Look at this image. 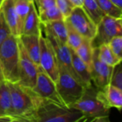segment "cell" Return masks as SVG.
<instances>
[{"label": "cell", "instance_id": "6da1fadb", "mask_svg": "<svg viewBox=\"0 0 122 122\" xmlns=\"http://www.w3.org/2000/svg\"><path fill=\"white\" fill-rule=\"evenodd\" d=\"M8 83L11 101L12 118H24L32 120L44 99L38 96L31 88L18 83Z\"/></svg>", "mask_w": 122, "mask_h": 122}, {"label": "cell", "instance_id": "7a4b0ae2", "mask_svg": "<svg viewBox=\"0 0 122 122\" xmlns=\"http://www.w3.org/2000/svg\"><path fill=\"white\" fill-rule=\"evenodd\" d=\"M85 116L78 110L44 100L37 109L34 122H79Z\"/></svg>", "mask_w": 122, "mask_h": 122}, {"label": "cell", "instance_id": "3957f363", "mask_svg": "<svg viewBox=\"0 0 122 122\" xmlns=\"http://www.w3.org/2000/svg\"><path fill=\"white\" fill-rule=\"evenodd\" d=\"M19 60L18 37L11 35L0 45V68L6 82L18 83Z\"/></svg>", "mask_w": 122, "mask_h": 122}, {"label": "cell", "instance_id": "277c9868", "mask_svg": "<svg viewBox=\"0 0 122 122\" xmlns=\"http://www.w3.org/2000/svg\"><path fill=\"white\" fill-rule=\"evenodd\" d=\"M71 108L78 110L85 117L92 118L109 116L110 111L101 96L100 90L94 85L85 88L81 97Z\"/></svg>", "mask_w": 122, "mask_h": 122}, {"label": "cell", "instance_id": "5b68a950", "mask_svg": "<svg viewBox=\"0 0 122 122\" xmlns=\"http://www.w3.org/2000/svg\"><path fill=\"white\" fill-rule=\"evenodd\" d=\"M59 76L56 83L58 93L67 107L77 101L83 95L85 87L58 62Z\"/></svg>", "mask_w": 122, "mask_h": 122}, {"label": "cell", "instance_id": "8992f818", "mask_svg": "<svg viewBox=\"0 0 122 122\" xmlns=\"http://www.w3.org/2000/svg\"><path fill=\"white\" fill-rule=\"evenodd\" d=\"M84 38L93 40L97 35V25L83 7H74L70 15L64 19Z\"/></svg>", "mask_w": 122, "mask_h": 122}, {"label": "cell", "instance_id": "52a82bcc", "mask_svg": "<svg viewBox=\"0 0 122 122\" xmlns=\"http://www.w3.org/2000/svg\"><path fill=\"white\" fill-rule=\"evenodd\" d=\"M18 42L19 52L18 83L26 88H33L36 84L39 65L30 58L19 37Z\"/></svg>", "mask_w": 122, "mask_h": 122}, {"label": "cell", "instance_id": "ba28073f", "mask_svg": "<svg viewBox=\"0 0 122 122\" xmlns=\"http://www.w3.org/2000/svg\"><path fill=\"white\" fill-rule=\"evenodd\" d=\"M122 35V18L104 15L97 24V35L92 40V45L98 47L102 44H108L113 37Z\"/></svg>", "mask_w": 122, "mask_h": 122}, {"label": "cell", "instance_id": "9c48e42d", "mask_svg": "<svg viewBox=\"0 0 122 122\" xmlns=\"http://www.w3.org/2000/svg\"><path fill=\"white\" fill-rule=\"evenodd\" d=\"M40 55L39 66L56 83L59 76L58 61L48 40L41 35L39 37Z\"/></svg>", "mask_w": 122, "mask_h": 122}, {"label": "cell", "instance_id": "30bf717a", "mask_svg": "<svg viewBox=\"0 0 122 122\" xmlns=\"http://www.w3.org/2000/svg\"><path fill=\"white\" fill-rule=\"evenodd\" d=\"M31 89L38 96L44 100L64 105L58 93L56 83L39 66L36 84Z\"/></svg>", "mask_w": 122, "mask_h": 122}, {"label": "cell", "instance_id": "8fae6325", "mask_svg": "<svg viewBox=\"0 0 122 122\" xmlns=\"http://www.w3.org/2000/svg\"><path fill=\"white\" fill-rule=\"evenodd\" d=\"M98 52V47H94L92 64L90 72L93 85L99 90H102L109 84L113 67L102 63L99 59Z\"/></svg>", "mask_w": 122, "mask_h": 122}, {"label": "cell", "instance_id": "7c38bea8", "mask_svg": "<svg viewBox=\"0 0 122 122\" xmlns=\"http://www.w3.org/2000/svg\"><path fill=\"white\" fill-rule=\"evenodd\" d=\"M45 37L48 40L49 43L51 44L55 55L56 57L57 61L62 65L64 68L67 69V70L78 81V78L75 74L71 63V50L70 47L66 43H63L54 37L53 36L45 34Z\"/></svg>", "mask_w": 122, "mask_h": 122}, {"label": "cell", "instance_id": "4fadbf2b", "mask_svg": "<svg viewBox=\"0 0 122 122\" xmlns=\"http://www.w3.org/2000/svg\"><path fill=\"white\" fill-rule=\"evenodd\" d=\"M41 32V24L39 17V14L34 1H31L29 11L24 20L21 35L40 36Z\"/></svg>", "mask_w": 122, "mask_h": 122}, {"label": "cell", "instance_id": "5bb4252c", "mask_svg": "<svg viewBox=\"0 0 122 122\" xmlns=\"http://www.w3.org/2000/svg\"><path fill=\"white\" fill-rule=\"evenodd\" d=\"M71 50V63L73 70L76 75L79 82L85 87H89L93 85L92 81L91 73L89 68L86 65V63L78 56L74 50Z\"/></svg>", "mask_w": 122, "mask_h": 122}, {"label": "cell", "instance_id": "9a60e30c", "mask_svg": "<svg viewBox=\"0 0 122 122\" xmlns=\"http://www.w3.org/2000/svg\"><path fill=\"white\" fill-rule=\"evenodd\" d=\"M1 11L8 24L11 35L19 37L20 36L19 19L14 9L13 0H4L1 4Z\"/></svg>", "mask_w": 122, "mask_h": 122}, {"label": "cell", "instance_id": "2e32d148", "mask_svg": "<svg viewBox=\"0 0 122 122\" xmlns=\"http://www.w3.org/2000/svg\"><path fill=\"white\" fill-rule=\"evenodd\" d=\"M100 93L104 103L109 109L114 108L119 111H122V90L109 84L100 90Z\"/></svg>", "mask_w": 122, "mask_h": 122}, {"label": "cell", "instance_id": "e0dca14e", "mask_svg": "<svg viewBox=\"0 0 122 122\" xmlns=\"http://www.w3.org/2000/svg\"><path fill=\"white\" fill-rule=\"evenodd\" d=\"M45 34L50 35L63 43L66 44L67 27L64 19L55 20L41 24Z\"/></svg>", "mask_w": 122, "mask_h": 122}, {"label": "cell", "instance_id": "ac0fdd59", "mask_svg": "<svg viewBox=\"0 0 122 122\" xmlns=\"http://www.w3.org/2000/svg\"><path fill=\"white\" fill-rule=\"evenodd\" d=\"M38 35H21L19 37L20 42L25 48L27 54L34 63L39 65L40 55V44Z\"/></svg>", "mask_w": 122, "mask_h": 122}, {"label": "cell", "instance_id": "d6986e66", "mask_svg": "<svg viewBox=\"0 0 122 122\" xmlns=\"http://www.w3.org/2000/svg\"><path fill=\"white\" fill-rule=\"evenodd\" d=\"M0 116L12 118L10 90L5 80L0 81Z\"/></svg>", "mask_w": 122, "mask_h": 122}, {"label": "cell", "instance_id": "ffe728a7", "mask_svg": "<svg viewBox=\"0 0 122 122\" xmlns=\"http://www.w3.org/2000/svg\"><path fill=\"white\" fill-rule=\"evenodd\" d=\"M75 52H76L78 56L86 63V65L89 68V70H91L94 52L92 40L84 38L83 42H81L80 46L75 50Z\"/></svg>", "mask_w": 122, "mask_h": 122}, {"label": "cell", "instance_id": "44dd1931", "mask_svg": "<svg viewBox=\"0 0 122 122\" xmlns=\"http://www.w3.org/2000/svg\"><path fill=\"white\" fill-rule=\"evenodd\" d=\"M99 59L104 64L114 67L117 64L122 62V60L117 58L112 51L108 44H102L98 47Z\"/></svg>", "mask_w": 122, "mask_h": 122}, {"label": "cell", "instance_id": "7402d4cb", "mask_svg": "<svg viewBox=\"0 0 122 122\" xmlns=\"http://www.w3.org/2000/svg\"><path fill=\"white\" fill-rule=\"evenodd\" d=\"M82 7L97 25L105 15L96 0H84Z\"/></svg>", "mask_w": 122, "mask_h": 122}, {"label": "cell", "instance_id": "603a6c76", "mask_svg": "<svg viewBox=\"0 0 122 122\" xmlns=\"http://www.w3.org/2000/svg\"><path fill=\"white\" fill-rule=\"evenodd\" d=\"M13 1H14V9L19 19L20 35H21L24 20L29 11L30 4L31 1H30L29 0H13Z\"/></svg>", "mask_w": 122, "mask_h": 122}, {"label": "cell", "instance_id": "cb8c5ba5", "mask_svg": "<svg viewBox=\"0 0 122 122\" xmlns=\"http://www.w3.org/2000/svg\"><path fill=\"white\" fill-rule=\"evenodd\" d=\"M101 10L105 15L114 18H122V9L116 6L110 0H96Z\"/></svg>", "mask_w": 122, "mask_h": 122}, {"label": "cell", "instance_id": "d4e9b609", "mask_svg": "<svg viewBox=\"0 0 122 122\" xmlns=\"http://www.w3.org/2000/svg\"><path fill=\"white\" fill-rule=\"evenodd\" d=\"M38 14H39V17L41 24L51 22V21H55V20L64 19L63 15L61 14V12L59 11V9L56 6L47 9L41 12H38Z\"/></svg>", "mask_w": 122, "mask_h": 122}, {"label": "cell", "instance_id": "484cf974", "mask_svg": "<svg viewBox=\"0 0 122 122\" xmlns=\"http://www.w3.org/2000/svg\"><path fill=\"white\" fill-rule=\"evenodd\" d=\"M66 22V21H65ZM67 27V45L71 49L76 50L83 42L84 37L80 35L68 22H66Z\"/></svg>", "mask_w": 122, "mask_h": 122}, {"label": "cell", "instance_id": "4316f807", "mask_svg": "<svg viewBox=\"0 0 122 122\" xmlns=\"http://www.w3.org/2000/svg\"><path fill=\"white\" fill-rule=\"evenodd\" d=\"M109 84L122 90V62L114 65L112 68Z\"/></svg>", "mask_w": 122, "mask_h": 122}, {"label": "cell", "instance_id": "83f0119b", "mask_svg": "<svg viewBox=\"0 0 122 122\" xmlns=\"http://www.w3.org/2000/svg\"><path fill=\"white\" fill-rule=\"evenodd\" d=\"M113 53L119 59L122 60V36L119 35L113 37L108 43Z\"/></svg>", "mask_w": 122, "mask_h": 122}, {"label": "cell", "instance_id": "f1b7e54d", "mask_svg": "<svg viewBox=\"0 0 122 122\" xmlns=\"http://www.w3.org/2000/svg\"><path fill=\"white\" fill-rule=\"evenodd\" d=\"M56 4L64 19L70 15L71 11L74 8L69 0H56Z\"/></svg>", "mask_w": 122, "mask_h": 122}, {"label": "cell", "instance_id": "f546056e", "mask_svg": "<svg viewBox=\"0 0 122 122\" xmlns=\"http://www.w3.org/2000/svg\"><path fill=\"white\" fill-rule=\"evenodd\" d=\"M11 35V30L4 19V17L0 9V45Z\"/></svg>", "mask_w": 122, "mask_h": 122}, {"label": "cell", "instance_id": "4dcf8cb0", "mask_svg": "<svg viewBox=\"0 0 122 122\" xmlns=\"http://www.w3.org/2000/svg\"><path fill=\"white\" fill-rule=\"evenodd\" d=\"M34 1L36 2L39 12L56 6V0H34Z\"/></svg>", "mask_w": 122, "mask_h": 122}, {"label": "cell", "instance_id": "1f68e13d", "mask_svg": "<svg viewBox=\"0 0 122 122\" xmlns=\"http://www.w3.org/2000/svg\"><path fill=\"white\" fill-rule=\"evenodd\" d=\"M74 7H82L84 0H69Z\"/></svg>", "mask_w": 122, "mask_h": 122}, {"label": "cell", "instance_id": "d6a6232c", "mask_svg": "<svg viewBox=\"0 0 122 122\" xmlns=\"http://www.w3.org/2000/svg\"><path fill=\"white\" fill-rule=\"evenodd\" d=\"M8 122H34L32 120L24 119V118H11Z\"/></svg>", "mask_w": 122, "mask_h": 122}, {"label": "cell", "instance_id": "836d02e7", "mask_svg": "<svg viewBox=\"0 0 122 122\" xmlns=\"http://www.w3.org/2000/svg\"><path fill=\"white\" fill-rule=\"evenodd\" d=\"M94 122H111L109 116H102V117H98L95 119Z\"/></svg>", "mask_w": 122, "mask_h": 122}, {"label": "cell", "instance_id": "e575fe53", "mask_svg": "<svg viewBox=\"0 0 122 122\" xmlns=\"http://www.w3.org/2000/svg\"><path fill=\"white\" fill-rule=\"evenodd\" d=\"M97 118H92V117H84L83 119H81L79 122H94Z\"/></svg>", "mask_w": 122, "mask_h": 122}, {"label": "cell", "instance_id": "d590c367", "mask_svg": "<svg viewBox=\"0 0 122 122\" xmlns=\"http://www.w3.org/2000/svg\"><path fill=\"white\" fill-rule=\"evenodd\" d=\"M110 1L118 7L122 9V0H110Z\"/></svg>", "mask_w": 122, "mask_h": 122}, {"label": "cell", "instance_id": "8d00e7d4", "mask_svg": "<svg viewBox=\"0 0 122 122\" xmlns=\"http://www.w3.org/2000/svg\"><path fill=\"white\" fill-rule=\"evenodd\" d=\"M11 117L9 116H0V122H8L11 120Z\"/></svg>", "mask_w": 122, "mask_h": 122}, {"label": "cell", "instance_id": "74e56055", "mask_svg": "<svg viewBox=\"0 0 122 122\" xmlns=\"http://www.w3.org/2000/svg\"><path fill=\"white\" fill-rule=\"evenodd\" d=\"M1 80H4V79L3 78V76H2V73H1V68H0V81Z\"/></svg>", "mask_w": 122, "mask_h": 122}, {"label": "cell", "instance_id": "f35d334b", "mask_svg": "<svg viewBox=\"0 0 122 122\" xmlns=\"http://www.w3.org/2000/svg\"><path fill=\"white\" fill-rule=\"evenodd\" d=\"M4 1V0H0V4H1V3Z\"/></svg>", "mask_w": 122, "mask_h": 122}, {"label": "cell", "instance_id": "ab89813d", "mask_svg": "<svg viewBox=\"0 0 122 122\" xmlns=\"http://www.w3.org/2000/svg\"><path fill=\"white\" fill-rule=\"evenodd\" d=\"M30 1H34V0H29Z\"/></svg>", "mask_w": 122, "mask_h": 122}, {"label": "cell", "instance_id": "60d3db41", "mask_svg": "<svg viewBox=\"0 0 122 122\" xmlns=\"http://www.w3.org/2000/svg\"><path fill=\"white\" fill-rule=\"evenodd\" d=\"M0 6H1V4H0Z\"/></svg>", "mask_w": 122, "mask_h": 122}, {"label": "cell", "instance_id": "b9f144b4", "mask_svg": "<svg viewBox=\"0 0 122 122\" xmlns=\"http://www.w3.org/2000/svg\"><path fill=\"white\" fill-rule=\"evenodd\" d=\"M0 7H1V6H0Z\"/></svg>", "mask_w": 122, "mask_h": 122}]
</instances>
